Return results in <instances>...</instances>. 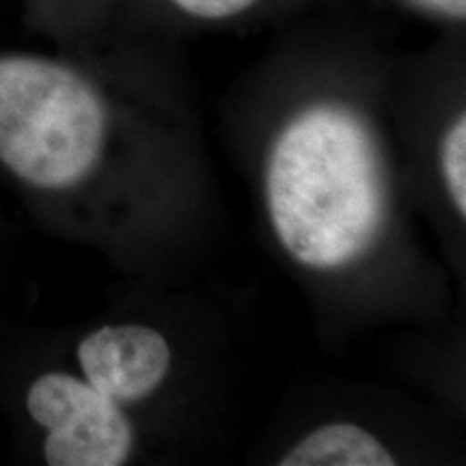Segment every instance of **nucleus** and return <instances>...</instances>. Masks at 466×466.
I'll return each mask as SVG.
<instances>
[{
	"label": "nucleus",
	"instance_id": "nucleus-1",
	"mask_svg": "<svg viewBox=\"0 0 466 466\" xmlns=\"http://www.w3.org/2000/svg\"><path fill=\"white\" fill-rule=\"evenodd\" d=\"M393 61L352 7L318 11L281 26L227 104L268 248L333 343L441 322L453 302L395 134Z\"/></svg>",
	"mask_w": 466,
	"mask_h": 466
},
{
	"label": "nucleus",
	"instance_id": "nucleus-2",
	"mask_svg": "<svg viewBox=\"0 0 466 466\" xmlns=\"http://www.w3.org/2000/svg\"><path fill=\"white\" fill-rule=\"evenodd\" d=\"M177 44L113 22L86 48L0 46V182L39 227L141 285L188 277L223 217Z\"/></svg>",
	"mask_w": 466,
	"mask_h": 466
},
{
	"label": "nucleus",
	"instance_id": "nucleus-3",
	"mask_svg": "<svg viewBox=\"0 0 466 466\" xmlns=\"http://www.w3.org/2000/svg\"><path fill=\"white\" fill-rule=\"evenodd\" d=\"M393 126L412 192L453 281L464 275L466 63L464 31L393 61Z\"/></svg>",
	"mask_w": 466,
	"mask_h": 466
},
{
	"label": "nucleus",
	"instance_id": "nucleus-4",
	"mask_svg": "<svg viewBox=\"0 0 466 466\" xmlns=\"http://www.w3.org/2000/svg\"><path fill=\"white\" fill-rule=\"evenodd\" d=\"M17 421L48 466H127L147 456V428L69 363L20 367Z\"/></svg>",
	"mask_w": 466,
	"mask_h": 466
},
{
	"label": "nucleus",
	"instance_id": "nucleus-5",
	"mask_svg": "<svg viewBox=\"0 0 466 466\" xmlns=\"http://www.w3.org/2000/svg\"><path fill=\"white\" fill-rule=\"evenodd\" d=\"M67 352L69 365L145 428L182 406L195 380L188 348L162 319H100L76 333Z\"/></svg>",
	"mask_w": 466,
	"mask_h": 466
},
{
	"label": "nucleus",
	"instance_id": "nucleus-6",
	"mask_svg": "<svg viewBox=\"0 0 466 466\" xmlns=\"http://www.w3.org/2000/svg\"><path fill=\"white\" fill-rule=\"evenodd\" d=\"M352 3L354 0H119L113 22L179 42L184 33L283 26L318 11L352 7Z\"/></svg>",
	"mask_w": 466,
	"mask_h": 466
},
{
	"label": "nucleus",
	"instance_id": "nucleus-7",
	"mask_svg": "<svg viewBox=\"0 0 466 466\" xmlns=\"http://www.w3.org/2000/svg\"><path fill=\"white\" fill-rule=\"evenodd\" d=\"M398 441L363 417H324L302 425L275 451L279 466H395L408 462Z\"/></svg>",
	"mask_w": 466,
	"mask_h": 466
},
{
	"label": "nucleus",
	"instance_id": "nucleus-8",
	"mask_svg": "<svg viewBox=\"0 0 466 466\" xmlns=\"http://www.w3.org/2000/svg\"><path fill=\"white\" fill-rule=\"evenodd\" d=\"M25 22L55 48H86L113 26L119 0H20Z\"/></svg>",
	"mask_w": 466,
	"mask_h": 466
},
{
	"label": "nucleus",
	"instance_id": "nucleus-9",
	"mask_svg": "<svg viewBox=\"0 0 466 466\" xmlns=\"http://www.w3.org/2000/svg\"><path fill=\"white\" fill-rule=\"evenodd\" d=\"M384 7L412 17L439 33H460L466 28V0H378Z\"/></svg>",
	"mask_w": 466,
	"mask_h": 466
},
{
	"label": "nucleus",
	"instance_id": "nucleus-10",
	"mask_svg": "<svg viewBox=\"0 0 466 466\" xmlns=\"http://www.w3.org/2000/svg\"><path fill=\"white\" fill-rule=\"evenodd\" d=\"M3 233H5V223H3V214H0V247H3Z\"/></svg>",
	"mask_w": 466,
	"mask_h": 466
}]
</instances>
